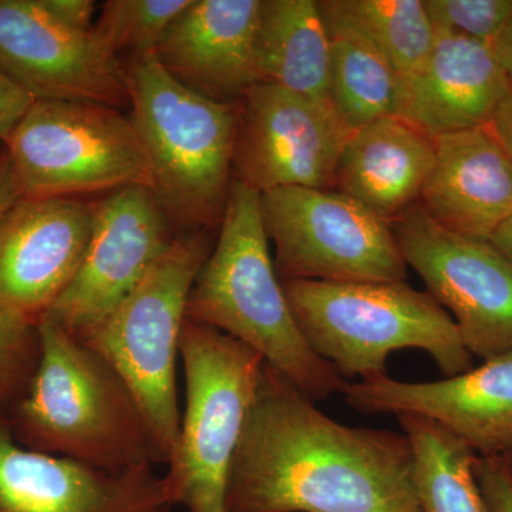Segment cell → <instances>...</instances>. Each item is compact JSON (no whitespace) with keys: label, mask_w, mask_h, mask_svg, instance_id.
<instances>
[{"label":"cell","mask_w":512,"mask_h":512,"mask_svg":"<svg viewBox=\"0 0 512 512\" xmlns=\"http://www.w3.org/2000/svg\"><path fill=\"white\" fill-rule=\"evenodd\" d=\"M404 433L350 427L265 363L229 468L227 512H423Z\"/></svg>","instance_id":"cell-1"},{"label":"cell","mask_w":512,"mask_h":512,"mask_svg":"<svg viewBox=\"0 0 512 512\" xmlns=\"http://www.w3.org/2000/svg\"><path fill=\"white\" fill-rule=\"evenodd\" d=\"M40 357L8 420L20 446L107 473L167 464L146 414L117 370L55 320H37Z\"/></svg>","instance_id":"cell-2"},{"label":"cell","mask_w":512,"mask_h":512,"mask_svg":"<svg viewBox=\"0 0 512 512\" xmlns=\"http://www.w3.org/2000/svg\"><path fill=\"white\" fill-rule=\"evenodd\" d=\"M185 318L256 350L313 402L342 393L348 383L303 338L276 274L261 194L234 178L214 247L192 285Z\"/></svg>","instance_id":"cell-3"},{"label":"cell","mask_w":512,"mask_h":512,"mask_svg":"<svg viewBox=\"0 0 512 512\" xmlns=\"http://www.w3.org/2000/svg\"><path fill=\"white\" fill-rule=\"evenodd\" d=\"M124 66L130 117L150 161V191L181 232L220 227L232 184L238 104L192 92L156 55L128 57Z\"/></svg>","instance_id":"cell-4"},{"label":"cell","mask_w":512,"mask_h":512,"mask_svg":"<svg viewBox=\"0 0 512 512\" xmlns=\"http://www.w3.org/2000/svg\"><path fill=\"white\" fill-rule=\"evenodd\" d=\"M293 318L340 376L387 375L397 350H424L444 377L473 369L454 319L427 292L397 282H282Z\"/></svg>","instance_id":"cell-5"},{"label":"cell","mask_w":512,"mask_h":512,"mask_svg":"<svg viewBox=\"0 0 512 512\" xmlns=\"http://www.w3.org/2000/svg\"><path fill=\"white\" fill-rule=\"evenodd\" d=\"M212 247L210 231L178 234L140 284L77 338L126 380L167 463L180 431L177 362L188 298Z\"/></svg>","instance_id":"cell-6"},{"label":"cell","mask_w":512,"mask_h":512,"mask_svg":"<svg viewBox=\"0 0 512 512\" xmlns=\"http://www.w3.org/2000/svg\"><path fill=\"white\" fill-rule=\"evenodd\" d=\"M185 406L164 480L175 507L227 512L229 468L264 369V357L211 326L185 320L180 342Z\"/></svg>","instance_id":"cell-7"},{"label":"cell","mask_w":512,"mask_h":512,"mask_svg":"<svg viewBox=\"0 0 512 512\" xmlns=\"http://www.w3.org/2000/svg\"><path fill=\"white\" fill-rule=\"evenodd\" d=\"M3 150L25 198H76L151 188V167L130 114L101 104L35 100Z\"/></svg>","instance_id":"cell-8"},{"label":"cell","mask_w":512,"mask_h":512,"mask_svg":"<svg viewBox=\"0 0 512 512\" xmlns=\"http://www.w3.org/2000/svg\"><path fill=\"white\" fill-rule=\"evenodd\" d=\"M281 282H397L407 265L392 224L336 190L278 188L261 194Z\"/></svg>","instance_id":"cell-9"},{"label":"cell","mask_w":512,"mask_h":512,"mask_svg":"<svg viewBox=\"0 0 512 512\" xmlns=\"http://www.w3.org/2000/svg\"><path fill=\"white\" fill-rule=\"evenodd\" d=\"M404 262L441 308L453 313L471 356L512 353V265L490 241L440 227L420 204L392 225Z\"/></svg>","instance_id":"cell-10"},{"label":"cell","mask_w":512,"mask_h":512,"mask_svg":"<svg viewBox=\"0 0 512 512\" xmlns=\"http://www.w3.org/2000/svg\"><path fill=\"white\" fill-rule=\"evenodd\" d=\"M349 136L328 101L256 83L238 103L232 178L259 194L288 187L333 190Z\"/></svg>","instance_id":"cell-11"},{"label":"cell","mask_w":512,"mask_h":512,"mask_svg":"<svg viewBox=\"0 0 512 512\" xmlns=\"http://www.w3.org/2000/svg\"><path fill=\"white\" fill-rule=\"evenodd\" d=\"M147 187H127L93 202L82 265L45 315L74 338L96 326L133 291L177 235Z\"/></svg>","instance_id":"cell-12"},{"label":"cell","mask_w":512,"mask_h":512,"mask_svg":"<svg viewBox=\"0 0 512 512\" xmlns=\"http://www.w3.org/2000/svg\"><path fill=\"white\" fill-rule=\"evenodd\" d=\"M0 72L35 100L130 106L123 60L93 30L67 28L39 0H0Z\"/></svg>","instance_id":"cell-13"},{"label":"cell","mask_w":512,"mask_h":512,"mask_svg":"<svg viewBox=\"0 0 512 512\" xmlns=\"http://www.w3.org/2000/svg\"><path fill=\"white\" fill-rule=\"evenodd\" d=\"M93 202L20 197L0 218V311L37 322L82 265Z\"/></svg>","instance_id":"cell-14"},{"label":"cell","mask_w":512,"mask_h":512,"mask_svg":"<svg viewBox=\"0 0 512 512\" xmlns=\"http://www.w3.org/2000/svg\"><path fill=\"white\" fill-rule=\"evenodd\" d=\"M342 394L362 413H413L437 421L478 457L512 453V353L436 382L367 377L346 383Z\"/></svg>","instance_id":"cell-15"},{"label":"cell","mask_w":512,"mask_h":512,"mask_svg":"<svg viewBox=\"0 0 512 512\" xmlns=\"http://www.w3.org/2000/svg\"><path fill=\"white\" fill-rule=\"evenodd\" d=\"M156 467L107 473L20 446L0 416V512H173Z\"/></svg>","instance_id":"cell-16"},{"label":"cell","mask_w":512,"mask_h":512,"mask_svg":"<svg viewBox=\"0 0 512 512\" xmlns=\"http://www.w3.org/2000/svg\"><path fill=\"white\" fill-rule=\"evenodd\" d=\"M261 0H191L158 46L161 66L192 92L238 104L254 84Z\"/></svg>","instance_id":"cell-17"},{"label":"cell","mask_w":512,"mask_h":512,"mask_svg":"<svg viewBox=\"0 0 512 512\" xmlns=\"http://www.w3.org/2000/svg\"><path fill=\"white\" fill-rule=\"evenodd\" d=\"M510 87L493 46L436 32L424 66L403 77L399 117L434 140L488 126Z\"/></svg>","instance_id":"cell-18"},{"label":"cell","mask_w":512,"mask_h":512,"mask_svg":"<svg viewBox=\"0 0 512 512\" xmlns=\"http://www.w3.org/2000/svg\"><path fill=\"white\" fill-rule=\"evenodd\" d=\"M420 205L440 227L490 241L512 217V161L490 126L437 137Z\"/></svg>","instance_id":"cell-19"},{"label":"cell","mask_w":512,"mask_h":512,"mask_svg":"<svg viewBox=\"0 0 512 512\" xmlns=\"http://www.w3.org/2000/svg\"><path fill=\"white\" fill-rule=\"evenodd\" d=\"M434 163V138L402 117H384L350 133L333 190L393 225L420 204Z\"/></svg>","instance_id":"cell-20"},{"label":"cell","mask_w":512,"mask_h":512,"mask_svg":"<svg viewBox=\"0 0 512 512\" xmlns=\"http://www.w3.org/2000/svg\"><path fill=\"white\" fill-rule=\"evenodd\" d=\"M329 60L330 39L318 0H261L259 82L329 103Z\"/></svg>","instance_id":"cell-21"},{"label":"cell","mask_w":512,"mask_h":512,"mask_svg":"<svg viewBox=\"0 0 512 512\" xmlns=\"http://www.w3.org/2000/svg\"><path fill=\"white\" fill-rule=\"evenodd\" d=\"M328 33L355 37L402 77L429 59L436 30L423 0H319Z\"/></svg>","instance_id":"cell-22"},{"label":"cell","mask_w":512,"mask_h":512,"mask_svg":"<svg viewBox=\"0 0 512 512\" xmlns=\"http://www.w3.org/2000/svg\"><path fill=\"white\" fill-rule=\"evenodd\" d=\"M413 451V483L423 512H491L474 476L477 454L437 421L396 414Z\"/></svg>","instance_id":"cell-23"},{"label":"cell","mask_w":512,"mask_h":512,"mask_svg":"<svg viewBox=\"0 0 512 512\" xmlns=\"http://www.w3.org/2000/svg\"><path fill=\"white\" fill-rule=\"evenodd\" d=\"M330 39L328 99L350 133L399 116L403 77L362 42L343 33Z\"/></svg>","instance_id":"cell-24"},{"label":"cell","mask_w":512,"mask_h":512,"mask_svg":"<svg viewBox=\"0 0 512 512\" xmlns=\"http://www.w3.org/2000/svg\"><path fill=\"white\" fill-rule=\"evenodd\" d=\"M190 2L107 0L92 30L113 55H156L165 33Z\"/></svg>","instance_id":"cell-25"},{"label":"cell","mask_w":512,"mask_h":512,"mask_svg":"<svg viewBox=\"0 0 512 512\" xmlns=\"http://www.w3.org/2000/svg\"><path fill=\"white\" fill-rule=\"evenodd\" d=\"M39 357L37 322L0 311V416L8 417L28 392Z\"/></svg>","instance_id":"cell-26"},{"label":"cell","mask_w":512,"mask_h":512,"mask_svg":"<svg viewBox=\"0 0 512 512\" xmlns=\"http://www.w3.org/2000/svg\"><path fill=\"white\" fill-rule=\"evenodd\" d=\"M436 32L493 45L512 19V0H423Z\"/></svg>","instance_id":"cell-27"},{"label":"cell","mask_w":512,"mask_h":512,"mask_svg":"<svg viewBox=\"0 0 512 512\" xmlns=\"http://www.w3.org/2000/svg\"><path fill=\"white\" fill-rule=\"evenodd\" d=\"M474 476L491 512H512V484L501 457H478Z\"/></svg>","instance_id":"cell-28"},{"label":"cell","mask_w":512,"mask_h":512,"mask_svg":"<svg viewBox=\"0 0 512 512\" xmlns=\"http://www.w3.org/2000/svg\"><path fill=\"white\" fill-rule=\"evenodd\" d=\"M33 101L29 93L0 72V146L6 143Z\"/></svg>","instance_id":"cell-29"},{"label":"cell","mask_w":512,"mask_h":512,"mask_svg":"<svg viewBox=\"0 0 512 512\" xmlns=\"http://www.w3.org/2000/svg\"><path fill=\"white\" fill-rule=\"evenodd\" d=\"M40 5L67 28L90 32L93 29L96 2L93 0H39Z\"/></svg>","instance_id":"cell-30"},{"label":"cell","mask_w":512,"mask_h":512,"mask_svg":"<svg viewBox=\"0 0 512 512\" xmlns=\"http://www.w3.org/2000/svg\"><path fill=\"white\" fill-rule=\"evenodd\" d=\"M488 126L512 161V82L510 90L495 110L493 119Z\"/></svg>","instance_id":"cell-31"},{"label":"cell","mask_w":512,"mask_h":512,"mask_svg":"<svg viewBox=\"0 0 512 512\" xmlns=\"http://www.w3.org/2000/svg\"><path fill=\"white\" fill-rule=\"evenodd\" d=\"M20 188L6 151H0V218L19 198Z\"/></svg>","instance_id":"cell-32"},{"label":"cell","mask_w":512,"mask_h":512,"mask_svg":"<svg viewBox=\"0 0 512 512\" xmlns=\"http://www.w3.org/2000/svg\"><path fill=\"white\" fill-rule=\"evenodd\" d=\"M491 46L512 82V19Z\"/></svg>","instance_id":"cell-33"},{"label":"cell","mask_w":512,"mask_h":512,"mask_svg":"<svg viewBox=\"0 0 512 512\" xmlns=\"http://www.w3.org/2000/svg\"><path fill=\"white\" fill-rule=\"evenodd\" d=\"M490 242L512 265V217L497 229Z\"/></svg>","instance_id":"cell-34"},{"label":"cell","mask_w":512,"mask_h":512,"mask_svg":"<svg viewBox=\"0 0 512 512\" xmlns=\"http://www.w3.org/2000/svg\"><path fill=\"white\" fill-rule=\"evenodd\" d=\"M501 458H503L505 471H507V476L508 478H510L512 484V453L508 454V456Z\"/></svg>","instance_id":"cell-35"},{"label":"cell","mask_w":512,"mask_h":512,"mask_svg":"<svg viewBox=\"0 0 512 512\" xmlns=\"http://www.w3.org/2000/svg\"><path fill=\"white\" fill-rule=\"evenodd\" d=\"M0 151H2V148H0Z\"/></svg>","instance_id":"cell-36"}]
</instances>
